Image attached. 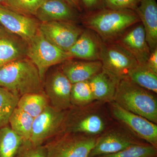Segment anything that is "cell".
Returning <instances> with one entry per match:
<instances>
[{"mask_svg": "<svg viewBox=\"0 0 157 157\" xmlns=\"http://www.w3.org/2000/svg\"><path fill=\"white\" fill-rule=\"evenodd\" d=\"M145 31L151 52L157 48V4L156 0H140L135 10Z\"/></svg>", "mask_w": 157, "mask_h": 157, "instance_id": "18", "label": "cell"}, {"mask_svg": "<svg viewBox=\"0 0 157 157\" xmlns=\"http://www.w3.org/2000/svg\"><path fill=\"white\" fill-rule=\"evenodd\" d=\"M95 101L102 102L113 101L118 82L101 70L88 80Z\"/></svg>", "mask_w": 157, "mask_h": 157, "instance_id": "20", "label": "cell"}, {"mask_svg": "<svg viewBox=\"0 0 157 157\" xmlns=\"http://www.w3.org/2000/svg\"><path fill=\"white\" fill-rule=\"evenodd\" d=\"M35 16L41 23L53 21L76 23L82 18L79 12L65 0H45Z\"/></svg>", "mask_w": 157, "mask_h": 157, "instance_id": "15", "label": "cell"}, {"mask_svg": "<svg viewBox=\"0 0 157 157\" xmlns=\"http://www.w3.org/2000/svg\"><path fill=\"white\" fill-rule=\"evenodd\" d=\"M134 57L138 64L145 65L151 53L145 31L141 23H137L125 31L113 42Z\"/></svg>", "mask_w": 157, "mask_h": 157, "instance_id": "13", "label": "cell"}, {"mask_svg": "<svg viewBox=\"0 0 157 157\" xmlns=\"http://www.w3.org/2000/svg\"><path fill=\"white\" fill-rule=\"evenodd\" d=\"M101 61L102 71L118 82L138 65L131 54L114 42H104Z\"/></svg>", "mask_w": 157, "mask_h": 157, "instance_id": "8", "label": "cell"}, {"mask_svg": "<svg viewBox=\"0 0 157 157\" xmlns=\"http://www.w3.org/2000/svg\"><path fill=\"white\" fill-rule=\"evenodd\" d=\"M76 108V110L70 109L67 113L63 133L68 132L96 137L104 132L107 128V123L101 113L96 109L89 108V105Z\"/></svg>", "mask_w": 157, "mask_h": 157, "instance_id": "5", "label": "cell"}, {"mask_svg": "<svg viewBox=\"0 0 157 157\" xmlns=\"http://www.w3.org/2000/svg\"><path fill=\"white\" fill-rule=\"evenodd\" d=\"M81 20L86 29L94 31L105 42H113L130 27L140 22L134 10L106 8L86 13Z\"/></svg>", "mask_w": 157, "mask_h": 157, "instance_id": "1", "label": "cell"}, {"mask_svg": "<svg viewBox=\"0 0 157 157\" xmlns=\"http://www.w3.org/2000/svg\"><path fill=\"white\" fill-rule=\"evenodd\" d=\"M23 141L9 125L0 128V157H14Z\"/></svg>", "mask_w": 157, "mask_h": 157, "instance_id": "24", "label": "cell"}, {"mask_svg": "<svg viewBox=\"0 0 157 157\" xmlns=\"http://www.w3.org/2000/svg\"><path fill=\"white\" fill-rule=\"evenodd\" d=\"M45 144L35 145L29 140L23 141L14 157H48Z\"/></svg>", "mask_w": 157, "mask_h": 157, "instance_id": "28", "label": "cell"}, {"mask_svg": "<svg viewBox=\"0 0 157 157\" xmlns=\"http://www.w3.org/2000/svg\"><path fill=\"white\" fill-rule=\"evenodd\" d=\"M97 137L63 133L45 144L48 157H88L95 144Z\"/></svg>", "mask_w": 157, "mask_h": 157, "instance_id": "6", "label": "cell"}, {"mask_svg": "<svg viewBox=\"0 0 157 157\" xmlns=\"http://www.w3.org/2000/svg\"><path fill=\"white\" fill-rule=\"evenodd\" d=\"M113 101L126 110L157 124L156 98L128 78L118 82Z\"/></svg>", "mask_w": 157, "mask_h": 157, "instance_id": "3", "label": "cell"}, {"mask_svg": "<svg viewBox=\"0 0 157 157\" xmlns=\"http://www.w3.org/2000/svg\"><path fill=\"white\" fill-rule=\"evenodd\" d=\"M104 42L94 31L86 29L67 52L71 59L101 61Z\"/></svg>", "mask_w": 157, "mask_h": 157, "instance_id": "14", "label": "cell"}, {"mask_svg": "<svg viewBox=\"0 0 157 157\" xmlns=\"http://www.w3.org/2000/svg\"><path fill=\"white\" fill-rule=\"evenodd\" d=\"M70 101L72 107H86L95 101L88 81L72 84Z\"/></svg>", "mask_w": 157, "mask_h": 157, "instance_id": "26", "label": "cell"}, {"mask_svg": "<svg viewBox=\"0 0 157 157\" xmlns=\"http://www.w3.org/2000/svg\"><path fill=\"white\" fill-rule=\"evenodd\" d=\"M111 103V111L113 117L137 137L157 147L156 124L143 117L126 110L113 101Z\"/></svg>", "mask_w": 157, "mask_h": 157, "instance_id": "10", "label": "cell"}, {"mask_svg": "<svg viewBox=\"0 0 157 157\" xmlns=\"http://www.w3.org/2000/svg\"><path fill=\"white\" fill-rule=\"evenodd\" d=\"M0 7L18 12V13L25 14H24L22 11L18 8L13 0H0Z\"/></svg>", "mask_w": 157, "mask_h": 157, "instance_id": "33", "label": "cell"}, {"mask_svg": "<svg viewBox=\"0 0 157 157\" xmlns=\"http://www.w3.org/2000/svg\"><path fill=\"white\" fill-rule=\"evenodd\" d=\"M67 111H59L48 105L34 118L30 141L35 145L44 144L63 132Z\"/></svg>", "mask_w": 157, "mask_h": 157, "instance_id": "7", "label": "cell"}, {"mask_svg": "<svg viewBox=\"0 0 157 157\" xmlns=\"http://www.w3.org/2000/svg\"><path fill=\"white\" fill-rule=\"evenodd\" d=\"M39 29L49 42L67 52L84 29L78 26L76 22L53 21L40 22Z\"/></svg>", "mask_w": 157, "mask_h": 157, "instance_id": "11", "label": "cell"}, {"mask_svg": "<svg viewBox=\"0 0 157 157\" xmlns=\"http://www.w3.org/2000/svg\"><path fill=\"white\" fill-rule=\"evenodd\" d=\"M7 31L6 30L3 28L1 25L0 24V35H3V34H6L7 33Z\"/></svg>", "mask_w": 157, "mask_h": 157, "instance_id": "35", "label": "cell"}, {"mask_svg": "<svg viewBox=\"0 0 157 157\" xmlns=\"http://www.w3.org/2000/svg\"><path fill=\"white\" fill-rule=\"evenodd\" d=\"M145 65L149 69L157 74V48L151 52Z\"/></svg>", "mask_w": 157, "mask_h": 157, "instance_id": "32", "label": "cell"}, {"mask_svg": "<svg viewBox=\"0 0 157 157\" xmlns=\"http://www.w3.org/2000/svg\"><path fill=\"white\" fill-rule=\"evenodd\" d=\"M127 78L140 87L157 94V74L146 65H137L129 72Z\"/></svg>", "mask_w": 157, "mask_h": 157, "instance_id": "23", "label": "cell"}, {"mask_svg": "<svg viewBox=\"0 0 157 157\" xmlns=\"http://www.w3.org/2000/svg\"><path fill=\"white\" fill-rule=\"evenodd\" d=\"M65 1L67 2L70 6L76 9L78 12H81L82 11L79 0H65Z\"/></svg>", "mask_w": 157, "mask_h": 157, "instance_id": "34", "label": "cell"}, {"mask_svg": "<svg viewBox=\"0 0 157 157\" xmlns=\"http://www.w3.org/2000/svg\"><path fill=\"white\" fill-rule=\"evenodd\" d=\"M24 14L35 16L45 0H13Z\"/></svg>", "mask_w": 157, "mask_h": 157, "instance_id": "29", "label": "cell"}, {"mask_svg": "<svg viewBox=\"0 0 157 157\" xmlns=\"http://www.w3.org/2000/svg\"><path fill=\"white\" fill-rule=\"evenodd\" d=\"M34 118L16 107L12 113L9 124L11 129L22 138L24 141L30 139Z\"/></svg>", "mask_w": 157, "mask_h": 157, "instance_id": "22", "label": "cell"}, {"mask_svg": "<svg viewBox=\"0 0 157 157\" xmlns=\"http://www.w3.org/2000/svg\"><path fill=\"white\" fill-rule=\"evenodd\" d=\"M28 43L7 32L0 35V67L9 63L27 57Z\"/></svg>", "mask_w": 157, "mask_h": 157, "instance_id": "19", "label": "cell"}, {"mask_svg": "<svg viewBox=\"0 0 157 157\" xmlns=\"http://www.w3.org/2000/svg\"><path fill=\"white\" fill-rule=\"evenodd\" d=\"M0 86L20 98L26 94L43 91V81L36 65L28 57L0 67Z\"/></svg>", "mask_w": 157, "mask_h": 157, "instance_id": "2", "label": "cell"}, {"mask_svg": "<svg viewBox=\"0 0 157 157\" xmlns=\"http://www.w3.org/2000/svg\"><path fill=\"white\" fill-rule=\"evenodd\" d=\"M157 147L151 144H137L121 151L98 157H155Z\"/></svg>", "mask_w": 157, "mask_h": 157, "instance_id": "27", "label": "cell"}, {"mask_svg": "<svg viewBox=\"0 0 157 157\" xmlns=\"http://www.w3.org/2000/svg\"><path fill=\"white\" fill-rule=\"evenodd\" d=\"M140 0H103L104 8L112 9H131L135 11Z\"/></svg>", "mask_w": 157, "mask_h": 157, "instance_id": "30", "label": "cell"}, {"mask_svg": "<svg viewBox=\"0 0 157 157\" xmlns=\"http://www.w3.org/2000/svg\"><path fill=\"white\" fill-rule=\"evenodd\" d=\"M40 24V21L31 16L0 7L1 25L7 32L27 43L37 33Z\"/></svg>", "mask_w": 157, "mask_h": 157, "instance_id": "12", "label": "cell"}, {"mask_svg": "<svg viewBox=\"0 0 157 157\" xmlns=\"http://www.w3.org/2000/svg\"><path fill=\"white\" fill-rule=\"evenodd\" d=\"M72 83L57 68L48 73L43 82V91L49 105L59 111H67L72 108L70 101Z\"/></svg>", "mask_w": 157, "mask_h": 157, "instance_id": "9", "label": "cell"}, {"mask_svg": "<svg viewBox=\"0 0 157 157\" xmlns=\"http://www.w3.org/2000/svg\"><path fill=\"white\" fill-rule=\"evenodd\" d=\"M27 57L36 65L43 82L49 68L71 59L67 52L60 49L45 39L39 29L28 42Z\"/></svg>", "mask_w": 157, "mask_h": 157, "instance_id": "4", "label": "cell"}, {"mask_svg": "<svg viewBox=\"0 0 157 157\" xmlns=\"http://www.w3.org/2000/svg\"><path fill=\"white\" fill-rule=\"evenodd\" d=\"M82 9L89 13L104 8L103 0H79Z\"/></svg>", "mask_w": 157, "mask_h": 157, "instance_id": "31", "label": "cell"}, {"mask_svg": "<svg viewBox=\"0 0 157 157\" xmlns=\"http://www.w3.org/2000/svg\"><path fill=\"white\" fill-rule=\"evenodd\" d=\"M19 96L0 86V128L9 124L10 117L17 107Z\"/></svg>", "mask_w": 157, "mask_h": 157, "instance_id": "25", "label": "cell"}, {"mask_svg": "<svg viewBox=\"0 0 157 157\" xmlns=\"http://www.w3.org/2000/svg\"><path fill=\"white\" fill-rule=\"evenodd\" d=\"M140 143L128 134L121 131L112 130L97 138L88 157H98L115 153Z\"/></svg>", "mask_w": 157, "mask_h": 157, "instance_id": "16", "label": "cell"}, {"mask_svg": "<svg viewBox=\"0 0 157 157\" xmlns=\"http://www.w3.org/2000/svg\"><path fill=\"white\" fill-rule=\"evenodd\" d=\"M61 70L72 84L88 81L102 70L101 61L74 60L70 59L62 63Z\"/></svg>", "mask_w": 157, "mask_h": 157, "instance_id": "17", "label": "cell"}, {"mask_svg": "<svg viewBox=\"0 0 157 157\" xmlns=\"http://www.w3.org/2000/svg\"><path fill=\"white\" fill-rule=\"evenodd\" d=\"M49 105V102L44 92L32 93L21 96L18 100L17 107L35 118Z\"/></svg>", "mask_w": 157, "mask_h": 157, "instance_id": "21", "label": "cell"}]
</instances>
